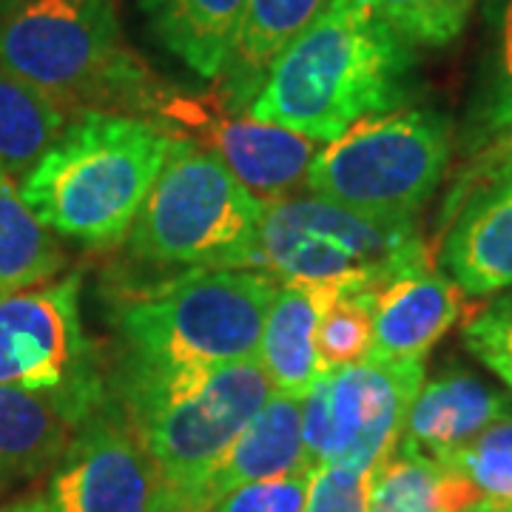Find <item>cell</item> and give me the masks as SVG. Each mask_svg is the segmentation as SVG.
Returning a JSON list of instances; mask_svg holds the SVG:
<instances>
[{"label":"cell","mask_w":512,"mask_h":512,"mask_svg":"<svg viewBox=\"0 0 512 512\" xmlns=\"http://www.w3.org/2000/svg\"><path fill=\"white\" fill-rule=\"evenodd\" d=\"M413 49L367 0H330L279 55L248 114L330 143L370 114L402 109Z\"/></svg>","instance_id":"1"},{"label":"cell","mask_w":512,"mask_h":512,"mask_svg":"<svg viewBox=\"0 0 512 512\" xmlns=\"http://www.w3.org/2000/svg\"><path fill=\"white\" fill-rule=\"evenodd\" d=\"M109 387L154 464V512H194L208 473L274 396L259 359L171 373L109 370Z\"/></svg>","instance_id":"2"},{"label":"cell","mask_w":512,"mask_h":512,"mask_svg":"<svg viewBox=\"0 0 512 512\" xmlns=\"http://www.w3.org/2000/svg\"><path fill=\"white\" fill-rule=\"evenodd\" d=\"M276 279L245 268H191L128 293H114L111 373H171L259 359Z\"/></svg>","instance_id":"3"},{"label":"cell","mask_w":512,"mask_h":512,"mask_svg":"<svg viewBox=\"0 0 512 512\" xmlns=\"http://www.w3.org/2000/svg\"><path fill=\"white\" fill-rule=\"evenodd\" d=\"M0 63L72 114L154 120L168 89L126 46L111 0H3Z\"/></svg>","instance_id":"4"},{"label":"cell","mask_w":512,"mask_h":512,"mask_svg":"<svg viewBox=\"0 0 512 512\" xmlns=\"http://www.w3.org/2000/svg\"><path fill=\"white\" fill-rule=\"evenodd\" d=\"M171 143L151 120L77 114L20 180V197L49 231L109 248L131 231Z\"/></svg>","instance_id":"5"},{"label":"cell","mask_w":512,"mask_h":512,"mask_svg":"<svg viewBox=\"0 0 512 512\" xmlns=\"http://www.w3.org/2000/svg\"><path fill=\"white\" fill-rule=\"evenodd\" d=\"M262 208L211 151L174 137L128 231V254L154 268H248Z\"/></svg>","instance_id":"6"},{"label":"cell","mask_w":512,"mask_h":512,"mask_svg":"<svg viewBox=\"0 0 512 512\" xmlns=\"http://www.w3.org/2000/svg\"><path fill=\"white\" fill-rule=\"evenodd\" d=\"M254 265L296 285L382 291L427 268V248L413 217L367 214L325 197H279L262 208Z\"/></svg>","instance_id":"7"},{"label":"cell","mask_w":512,"mask_h":512,"mask_svg":"<svg viewBox=\"0 0 512 512\" xmlns=\"http://www.w3.org/2000/svg\"><path fill=\"white\" fill-rule=\"evenodd\" d=\"M450 163V126L427 109H393L353 123L313 157L316 197L367 214L413 217Z\"/></svg>","instance_id":"8"},{"label":"cell","mask_w":512,"mask_h":512,"mask_svg":"<svg viewBox=\"0 0 512 512\" xmlns=\"http://www.w3.org/2000/svg\"><path fill=\"white\" fill-rule=\"evenodd\" d=\"M83 276L0 296V387L55 399L80 424L111 396L109 370L80 316Z\"/></svg>","instance_id":"9"},{"label":"cell","mask_w":512,"mask_h":512,"mask_svg":"<svg viewBox=\"0 0 512 512\" xmlns=\"http://www.w3.org/2000/svg\"><path fill=\"white\" fill-rule=\"evenodd\" d=\"M424 384V362H373L333 370L302 399V444L311 473L322 464L373 473L402 439Z\"/></svg>","instance_id":"10"},{"label":"cell","mask_w":512,"mask_h":512,"mask_svg":"<svg viewBox=\"0 0 512 512\" xmlns=\"http://www.w3.org/2000/svg\"><path fill=\"white\" fill-rule=\"evenodd\" d=\"M151 123L177 140L211 151L262 202L279 200L305 183L313 157L319 154L316 140L231 109L217 92L165 89Z\"/></svg>","instance_id":"11"},{"label":"cell","mask_w":512,"mask_h":512,"mask_svg":"<svg viewBox=\"0 0 512 512\" xmlns=\"http://www.w3.org/2000/svg\"><path fill=\"white\" fill-rule=\"evenodd\" d=\"M43 501L46 512H154V464L111 396L77 424Z\"/></svg>","instance_id":"12"},{"label":"cell","mask_w":512,"mask_h":512,"mask_svg":"<svg viewBox=\"0 0 512 512\" xmlns=\"http://www.w3.org/2000/svg\"><path fill=\"white\" fill-rule=\"evenodd\" d=\"M501 419H510V399L487 387L476 373L453 367L421 384L407 410L399 447L447 461Z\"/></svg>","instance_id":"13"},{"label":"cell","mask_w":512,"mask_h":512,"mask_svg":"<svg viewBox=\"0 0 512 512\" xmlns=\"http://www.w3.org/2000/svg\"><path fill=\"white\" fill-rule=\"evenodd\" d=\"M461 313L456 282L421 268L384 285L373 305V362H424Z\"/></svg>","instance_id":"14"},{"label":"cell","mask_w":512,"mask_h":512,"mask_svg":"<svg viewBox=\"0 0 512 512\" xmlns=\"http://www.w3.org/2000/svg\"><path fill=\"white\" fill-rule=\"evenodd\" d=\"M293 473H311L302 444V399L274 393L208 473L194 512H208L245 484Z\"/></svg>","instance_id":"15"},{"label":"cell","mask_w":512,"mask_h":512,"mask_svg":"<svg viewBox=\"0 0 512 512\" xmlns=\"http://www.w3.org/2000/svg\"><path fill=\"white\" fill-rule=\"evenodd\" d=\"M328 3L330 0H245L237 35L217 77L222 103L248 111L279 55L325 12Z\"/></svg>","instance_id":"16"},{"label":"cell","mask_w":512,"mask_h":512,"mask_svg":"<svg viewBox=\"0 0 512 512\" xmlns=\"http://www.w3.org/2000/svg\"><path fill=\"white\" fill-rule=\"evenodd\" d=\"M444 265L461 291L493 293L512 285V174L461 205L444 242Z\"/></svg>","instance_id":"17"},{"label":"cell","mask_w":512,"mask_h":512,"mask_svg":"<svg viewBox=\"0 0 512 512\" xmlns=\"http://www.w3.org/2000/svg\"><path fill=\"white\" fill-rule=\"evenodd\" d=\"M333 288L285 282L265 316L259 362L274 393L305 399L325 373L316 359V328Z\"/></svg>","instance_id":"18"},{"label":"cell","mask_w":512,"mask_h":512,"mask_svg":"<svg viewBox=\"0 0 512 512\" xmlns=\"http://www.w3.org/2000/svg\"><path fill=\"white\" fill-rule=\"evenodd\" d=\"M481 501V490L456 467L399 444L367 484V512H464Z\"/></svg>","instance_id":"19"},{"label":"cell","mask_w":512,"mask_h":512,"mask_svg":"<svg viewBox=\"0 0 512 512\" xmlns=\"http://www.w3.org/2000/svg\"><path fill=\"white\" fill-rule=\"evenodd\" d=\"M140 6L163 49L205 80L220 77L245 0H143Z\"/></svg>","instance_id":"20"},{"label":"cell","mask_w":512,"mask_h":512,"mask_svg":"<svg viewBox=\"0 0 512 512\" xmlns=\"http://www.w3.org/2000/svg\"><path fill=\"white\" fill-rule=\"evenodd\" d=\"M74 430L77 424L55 399L0 387V484L55 467Z\"/></svg>","instance_id":"21"},{"label":"cell","mask_w":512,"mask_h":512,"mask_svg":"<svg viewBox=\"0 0 512 512\" xmlns=\"http://www.w3.org/2000/svg\"><path fill=\"white\" fill-rule=\"evenodd\" d=\"M77 114L0 63V168L23 180Z\"/></svg>","instance_id":"22"},{"label":"cell","mask_w":512,"mask_h":512,"mask_svg":"<svg viewBox=\"0 0 512 512\" xmlns=\"http://www.w3.org/2000/svg\"><path fill=\"white\" fill-rule=\"evenodd\" d=\"M66 254L23 202L15 177L0 168V296L46 285L63 271Z\"/></svg>","instance_id":"23"},{"label":"cell","mask_w":512,"mask_h":512,"mask_svg":"<svg viewBox=\"0 0 512 512\" xmlns=\"http://www.w3.org/2000/svg\"><path fill=\"white\" fill-rule=\"evenodd\" d=\"M376 293L367 288H333L316 328V359L322 373L356 365L367 359L373 339Z\"/></svg>","instance_id":"24"},{"label":"cell","mask_w":512,"mask_h":512,"mask_svg":"<svg viewBox=\"0 0 512 512\" xmlns=\"http://www.w3.org/2000/svg\"><path fill=\"white\" fill-rule=\"evenodd\" d=\"M493 52L473 109V137L487 146L512 131V0H493Z\"/></svg>","instance_id":"25"},{"label":"cell","mask_w":512,"mask_h":512,"mask_svg":"<svg viewBox=\"0 0 512 512\" xmlns=\"http://www.w3.org/2000/svg\"><path fill=\"white\" fill-rule=\"evenodd\" d=\"M367 6L404 43L439 49L464 32L476 0H367Z\"/></svg>","instance_id":"26"},{"label":"cell","mask_w":512,"mask_h":512,"mask_svg":"<svg viewBox=\"0 0 512 512\" xmlns=\"http://www.w3.org/2000/svg\"><path fill=\"white\" fill-rule=\"evenodd\" d=\"M308 490L311 473L268 478L228 493L208 512H305Z\"/></svg>","instance_id":"27"},{"label":"cell","mask_w":512,"mask_h":512,"mask_svg":"<svg viewBox=\"0 0 512 512\" xmlns=\"http://www.w3.org/2000/svg\"><path fill=\"white\" fill-rule=\"evenodd\" d=\"M464 345L512 387V302L481 311L464 325Z\"/></svg>","instance_id":"28"},{"label":"cell","mask_w":512,"mask_h":512,"mask_svg":"<svg viewBox=\"0 0 512 512\" xmlns=\"http://www.w3.org/2000/svg\"><path fill=\"white\" fill-rule=\"evenodd\" d=\"M370 473L322 464L311 473L305 512H367Z\"/></svg>","instance_id":"29"},{"label":"cell","mask_w":512,"mask_h":512,"mask_svg":"<svg viewBox=\"0 0 512 512\" xmlns=\"http://www.w3.org/2000/svg\"><path fill=\"white\" fill-rule=\"evenodd\" d=\"M444 464L456 467L461 476L476 484L493 504H512V453L510 450H476L464 447Z\"/></svg>","instance_id":"30"},{"label":"cell","mask_w":512,"mask_h":512,"mask_svg":"<svg viewBox=\"0 0 512 512\" xmlns=\"http://www.w3.org/2000/svg\"><path fill=\"white\" fill-rule=\"evenodd\" d=\"M510 174H512V131L484 146V151L476 157L473 168L461 177L456 194H453L450 202H447V214L458 211L464 202L473 200V197L481 194V191H487V188H493V185H498L501 180H507Z\"/></svg>","instance_id":"31"},{"label":"cell","mask_w":512,"mask_h":512,"mask_svg":"<svg viewBox=\"0 0 512 512\" xmlns=\"http://www.w3.org/2000/svg\"><path fill=\"white\" fill-rule=\"evenodd\" d=\"M0 512H46V501H43V495H32V498H23V501L9 504L6 510Z\"/></svg>","instance_id":"32"},{"label":"cell","mask_w":512,"mask_h":512,"mask_svg":"<svg viewBox=\"0 0 512 512\" xmlns=\"http://www.w3.org/2000/svg\"><path fill=\"white\" fill-rule=\"evenodd\" d=\"M487 507L493 512H512V504H493V501H487Z\"/></svg>","instance_id":"33"},{"label":"cell","mask_w":512,"mask_h":512,"mask_svg":"<svg viewBox=\"0 0 512 512\" xmlns=\"http://www.w3.org/2000/svg\"><path fill=\"white\" fill-rule=\"evenodd\" d=\"M464 512H493V510L487 507V498H484L481 504H476V507H470V510H464Z\"/></svg>","instance_id":"34"}]
</instances>
